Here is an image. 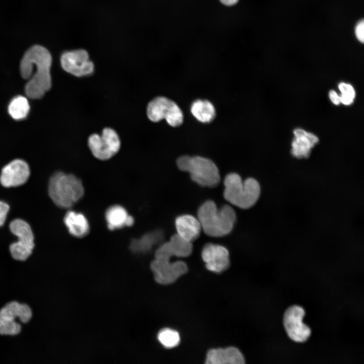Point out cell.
I'll list each match as a JSON object with an SVG mask.
<instances>
[{"mask_svg":"<svg viewBox=\"0 0 364 364\" xmlns=\"http://www.w3.org/2000/svg\"><path fill=\"white\" fill-rule=\"evenodd\" d=\"M239 0H219L223 5L228 7H231L237 4Z\"/></svg>","mask_w":364,"mask_h":364,"instance_id":"obj_30","label":"cell"},{"mask_svg":"<svg viewBox=\"0 0 364 364\" xmlns=\"http://www.w3.org/2000/svg\"><path fill=\"white\" fill-rule=\"evenodd\" d=\"M244 357L237 348L229 347L224 348H214L209 350L206 355L207 364H243Z\"/></svg>","mask_w":364,"mask_h":364,"instance_id":"obj_16","label":"cell"},{"mask_svg":"<svg viewBox=\"0 0 364 364\" xmlns=\"http://www.w3.org/2000/svg\"><path fill=\"white\" fill-rule=\"evenodd\" d=\"M201 256L206 268L214 272H221L230 265L229 251L221 245L206 244L202 249Z\"/></svg>","mask_w":364,"mask_h":364,"instance_id":"obj_12","label":"cell"},{"mask_svg":"<svg viewBox=\"0 0 364 364\" xmlns=\"http://www.w3.org/2000/svg\"><path fill=\"white\" fill-rule=\"evenodd\" d=\"M304 309L298 305L289 307L284 313V325L288 336L297 342H303L311 334L310 328L302 322Z\"/></svg>","mask_w":364,"mask_h":364,"instance_id":"obj_9","label":"cell"},{"mask_svg":"<svg viewBox=\"0 0 364 364\" xmlns=\"http://www.w3.org/2000/svg\"><path fill=\"white\" fill-rule=\"evenodd\" d=\"M329 97L331 101L335 105L340 104V96L334 90H331L329 93Z\"/></svg>","mask_w":364,"mask_h":364,"instance_id":"obj_29","label":"cell"},{"mask_svg":"<svg viewBox=\"0 0 364 364\" xmlns=\"http://www.w3.org/2000/svg\"><path fill=\"white\" fill-rule=\"evenodd\" d=\"M162 238L160 232H153L146 234L141 238L134 239L130 244L131 249L134 252H145L149 250Z\"/></svg>","mask_w":364,"mask_h":364,"instance_id":"obj_22","label":"cell"},{"mask_svg":"<svg viewBox=\"0 0 364 364\" xmlns=\"http://www.w3.org/2000/svg\"><path fill=\"white\" fill-rule=\"evenodd\" d=\"M147 114L153 122L165 119L169 125L175 127L183 121V114L178 106L173 101L164 97H158L148 105Z\"/></svg>","mask_w":364,"mask_h":364,"instance_id":"obj_7","label":"cell"},{"mask_svg":"<svg viewBox=\"0 0 364 364\" xmlns=\"http://www.w3.org/2000/svg\"><path fill=\"white\" fill-rule=\"evenodd\" d=\"M338 88L341 94L340 96V103L345 105H351L355 97V91L353 87L350 84L340 82Z\"/></svg>","mask_w":364,"mask_h":364,"instance_id":"obj_25","label":"cell"},{"mask_svg":"<svg viewBox=\"0 0 364 364\" xmlns=\"http://www.w3.org/2000/svg\"><path fill=\"white\" fill-rule=\"evenodd\" d=\"M157 337L160 343L168 348L176 347L180 342L179 333L171 329H162L159 332Z\"/></svg>","mask_w":364,"mask_h":364,"instance_id":"obj_24","label":"cell"},{"mask_svg":"<svg viewBox=\"0 0 364 364\" xmlns=\"http://www.w3.org/2000/svg\"><path fill=\"white\" fill-rule=\"evenodd\" d=\"M29 110V105L28 101L26 98L22 96L14 98L8 107L10 115L16 120H20L26 117Z\"/></svg>","mask_w":364,"mask_h":364,"instance_id":"obj_23","label":"cell"},{"mask_svg":"<svg viewBox=\"0 0 364 364\" xmlns=\"http://www.w3.org/2000/svg\"><path fill=\"white\" fill-rule=\"evenodd\" d=\"M151 266L156 281L163 285L175 282L188 270L187 264L179 260L171 262L170 260L155 259Z\"/></svg>","mask_w":364,"mask_h":364,"instance_id":"obj_11","label":"cell"},{"mask_svg":"<svg viewBox=\"0 0 364 364\" xmlns=\"http://www.w3.org/2000/svg\"><path fill=\"white\" fill-rule=\"evenodd\" d=\"M29 175L28 164L21 159H15L3 168L0 183L6 188L19 186L27 181Z\"/></svg>","mask_w":364,"mask_h":364,"instance_id":"obj_13","label":"cell"},{"mask_svg":"<svg viewBox=\"0 0 364 364\" xmlns=\"http://www.w3.org/2000/svg\"><path fill=\"white\" fill-rule=\"evenodd\" d=\"M355 34L358 40L363 43L364 41V22L363 20L357 24L355 28Z\"/></svg>","mask_w":364,"mask_h":364,"instance_id":"obj_28","label":"cell"},{"mask_svg":"<svg viewBox=\"0 0 364 364\" xmlns=\"http://www.w3.org/2000/svg\"><path fill=\"white\" fill-rule=\"evenodd\" d=\"M21 330V325L16 321H0V335L15 336Z\"/></svg>","mask_w":364,"mask_h":364,"instance_id":"obj_26","label":"cell"},{"mask_svg":"<svg viewBox=\"0 0 364 364\" xmlns=\"http://www.w3.org/2000/svg\"><path fill=\"white\" fill-rule=\"evenodd\" d=\"M64 221L69 233L76 238H82L89 232L88 221L81 213L69 211L66 213Z\"/></svg>","mask_w":364,"mask_h":364,"instance_id":"obj_20","label":"cell"},{"mask_svg":"<svg viewBox=\"0 0 364 364\" xmlns=\"http://www.w3.org/2000/svg\"><path fill=\"white\" fill-rule=\"evenodd\" d=\"M176 164L180 170L188 172L192 180L201 186L214 187L220 181L219 170L209 159L198 156H183L177 159Z\"/></svg>","mask_w":364,"mask_h":364,"instance_id":"obj_5","label":"cell"},{"mask_svg":"<svg viewBox=\"0 0 364 364\" xmlns=\"http://www.w3.org/2000/svg\"><path fill=\"white\" fill-rule=\"evenodd\" d=\"M60 60L62 68L77 77L89 75L94 70L88 53L83 49L66 52L62 55Z\"/></svg>","mask_w":364,"mask_h":364,"instance_id":"obj_10","label":"cell"},{"mask_svg":"<svg viewBox=\"0 0 364 364\" xmlns=\"http://www.w3.org/2000/svg\"><path fill=\"white\" fill-rule=\"evenodd\" d=\"M88 147L93 155L100 160H106L114 156L120 148V140L112 128H105L100 135H90L88 139Z\"/></svg>","mask_w":364,"mask_h":364,"instance_id":"obj_8","label":"cell"},{"mask_svg":"<svg viewBox=\"0 0 364 364\" xmlns=\"http://www.w3.org/2000/svg\"><path fill=\"white\" fill-rule=\"evenodd\" d=\"M107 226L109 230L130 226L134 222V219L128 215L124 208L120 205H113L109 207L105 213Z\"/></svg>","mask_w":364,"mask_h":364,"instance_id":"obj_19","label":"cell"},{"mask_svg":"<svg viewBox=\"0 0 364 364\" xmlns=\"http://www.w3.org/2000/svg\"><path fill=\"white\" fill-rule=\"evenodd\" d=\"M293 133L294 139L292 143V154L298 158L308 157L311 149L318 143V138L301 128L295 129Z\"/></svg>","mask_w":364,"mask_h":364,"instance_id":"obj_15","label":"cell"},{"mask_svg":"<svg viewBox=\"0 0 364 364\" xmlns=\"http://www.w3.org/2000/svg\"><path fill=\"white\" fill-rule=\"evenodd\" d=\"M191 112L195 118L203 123L211 122L215 116L214 107L206 100L195 101L191 105Z\"/></svg>","mask_w":364,"mask_h":364,"instance_id":"obj_21","label":"cell"},{"mask_svg":"<svg viewBox=\"0 0 364 364\" xmlns=\"http://www.w3.org/2000/svg\"><path fill=\"white\" fill-rule=\"evenodd\" d=\"M175 225L177 234L190 242L198 238L202 230L198 219L189 214L177 217L175 220Z\"/></svg>","mask_w":364,"mask_h":364,"instance_id":"obj_17","label":"cell"},{"mask_svg":"<svg viewBox=\"0 0 364 364\" xmlns=\"http://www.w3.org/2000/svg\"><path fill=\"white\" fill-rule=\"evenodd\" d=\"M197 216L204 232L213 237L229 234L236 220L235 211L231 206L224 205L218 209L211 200L206 201L199 207Z\"/></svg>","mask_w":364,"mask_h":364,"instance_id":"obj_2","label":"cell"},{"mask_svg":"<svg viewBox=\"0 0 364 364\" xmlns=\"http://www.w3.org/2000/svg\"><path fill=\"white\" fill-rule=\"evenodd\" d=\"M9 228L18 237V241L9 247L12 257L17 260L25 261L30 256L34 247V236L29 224L21 219L12 220Z\"/></svg>","mask_w":364,"mask_h":364,"instance_id":"obj_6","label":"cell"},{"mask_svg":"<svg viewBox=\"0 0 364 364\" xmlns=\"http://www.w3.org/2000/svg\"><path fill=\"white\" fill-rule=\"evenodd\" d=\"M52 61L50 53L41 46H33L24 54L20 63V72L23 78L29 79L25 91L30 98L40 99L51 88Z\"/></svg>","mask_w":364,"mask_h":364,"instance_id":"obj_1","label":"cell"},{"mask_svg":"<svg viewBox=\"0 0 364 364\" xmlns=\"http://www.w3.org/2000/svg\"><path fill=\"white\" fill-rule=\"evenodd\" d=\"M32 316V311L28 305L16 301L8 302L0 309V321H16L28 323Z\"/></svg>","mask_w":364,"mask_h":364,"instance_id":"obj_18","label":"cell"},{"mask_svg":"<svg viewBox=\"0 0 364 364\" xmlns=\"http://www.w3.org/2000/svg\"><path fill=\"white\" fill-rule=\"evenodd\" d=\"M9 208L7 203L0 201V226L4 224Z\"/></svg>","mask_w":364,"mask_h":364,"instance_id":"obj_27","label":"cell"},{"mask_svg":"<svg viewBox=\"0 0 364 364\" xmlns=\"http://www.w3.org/2000/svg\"><path fill=\"white\" fill-rule=\"evenodd\" d=\"M225 199L232 205L242 209L253 206L258 200L260 194L258 182L253 178L243 181L236 173L228 174L224 179Z\"/></svg>","mask_w":364,"mask_h":364,"instance_id":"obj_3","label":"cell"},{"mask_svg":"<svg viewBox=\"0 0 364 364\" xmlns=\"http://www.w3.org/2000/svg\"><path fill=\"white\" fill-rule=\"evenodd\" d=\"M48 192L57 206L69 208L82 197L84 188L81 180L74 175L57 172L50 178Z\"/></svg>","mask_w":364,"mask_h":364,"instance_id":"obj_4","label":"cell"},{"mask_svg":"<svg viewBox=\"0 0 364 364\" xmlns=\"http://www.w3.org/2000/svg\"><path fill=\"white\" fill-rule=\"evenodd\" d=\"M192 251V243L175 234L171 237L169 241L158 248L155 252V258L170 259L172 256L186 257L191 254Z\"/></svg>","mask_w":364,"mask_h":364,"instance_id":"obj_14","label":"cell"}]
</instances>
